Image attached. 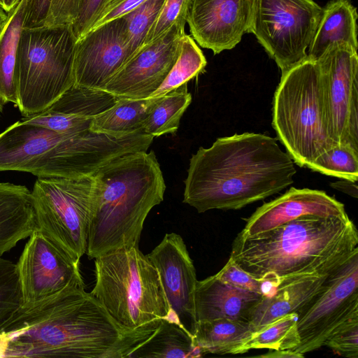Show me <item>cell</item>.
I'll list each match as a JSON object with an SVG mask.
<instances>
[{"label": "cell", "instance_id": "7c38bea8", "mask_svg": "<svg viewBox=\"0 0 358 358\" xmlns=\"http://www.w3.org/2000/svg\"><path fill=\"white\" fill-rule=\"evenodd\" d=\"M319 65L331 135L358 151V55L346 43L329 46Z\"/></svg>", "mask_w": 358, "mask_h": 358}, {"label": "cell", "instance_id": "d4e9b609", "mask_svg": "<svg viewBox=\"0 0 358 358\" xmlns=\"http://www.w3.org/2000/svg\"><path fill=\"white\" fill-rule=\"evenodd\" d=\"M254 332L246 320L217 319L196 322L192 336L203 355L243 354V347Z\"/></svg>", "mask_w": 358, "mask_h": 358}, {"label": "cell", "instance_id": "ba28073f", "mask_svg": "<svg viewBox=\"0 0 358 358\" xmlns=\"http://www.w3.org/2000/svg\"><path fill=\"white\" fill-rule=\"evenodd\" d=\"M94 185V175L38 178L31 191L35 230L77 262L87 250Z\"/></svg>", "mask_w": 358, "mask_h": 358}, {"label": "cell", "instance_id": "4fadbf2b", "mask_svg": "<svg viewBox=\"0 0 358 358\" xmlns=\"http://www.w3.org/2000/svg\"><path fill=\"white\" fill-rule=\"evenodd\" d=\"M16 264L20 308L84 289L80 262H75L41 232L29 236Z\"/></svg>", "mask_w": 358, "mask_h": 358}, {"label": "cell", "instance_id": "b9f144b4", "mask_svg": "<svg viewBox=\"0 0 358 358\" xmlns=\"http://www.w3.org/2000/svg\"><path fill=\"white\" fill-rule=\"evenodd\" d=\"M330 186L341 192H343L353 198L358 197V187L357 181L351 180L342 179L330 184Z\"/></svg>", "mask_w": 358, "mask_h": 358}, {"label": "cell", "instance_id": "e575fe53", "mask_svg": "<svg viewBox=\"0 0 358 358\" xmlns=\"http://www.w3.org/2000/svg\"><path fill=\"white\" fill-rule=\"evenodd\" d=\"M323 346L345 357L358 358V314L337 327Z\"/></svg>", "mask_w": 358, "mask_h": 358}, {"label": "cell", "instance_id": "44dd1931", "mask_svg": "<svg viewBox=\"0 0 358 358\" xmlns=\"http://www.w3.org/2000/svg\"><path fill=\"white\" fill-rule=\"evenodd\" d=\"M70 135L20 120L16 122L0 134V172L30 173L45 154Z\"/></svg>", "mask_w": 358, "mask_h": 358}, {"label": "cell", "instance_id": "7402d4cb", "mask_svg": "<svg viewBox=\"0 0 358 358\" xmlns=\"http://www.w3.org/2000/svg\"><path fill=\"white\" fill-rule=\"evenodd\" d=\"M263 296L234 287L215 274L198 280L194 296L196 322L217 319L248 321L250 312Z\"/></svg>", "mask_w": 358, "mask_h": 358}, {"label": "cell", "instance_id": "f35d334b", "mask_svg": "<svg viewBox=\"0 0 358 358\" xmlns=\"http://www.w3.org/2000/svg\"><path fill=\"white\" fill-rule=\"evenodd\" d=\"M82 0H50L44 25L72 24L76 20Z\"/></svg>", "mask_w": 358, "mask_h": 358}, {"label": "cell", "instance_id": "f6af8a7d", "mask_svg": "<svg viewBox=\"0 0 358 358\" xmlns=\"http://www.w3.org/2000/svg\"><path fill=\"white\" fill-rule=\"evenodd\" d=\"M8 338L5 332L0 331V357H4L7 347Z\"/></svg>", "mask_w": 358, "mask_h": 358}, {"label": "cell", "instance_id": "d6986e66", "mask_svg": "<svg viewBox=\"0 0 358 358\" xmlns=\"http://www.w3.org/2000/svg\"><path fill=\"white\" fill-rule=\"evenodd\" d=\"M119 98L103 90L73 85L46 110L20 121L60 134H77L89 129L92 117L110 108Z\"/></svg>", "mask_w": 358, "mask_h": 358}, {"label": "cell", "instance_id": "74e56055", "mask_svg": "<svg viewBox=\"0 0 358 358\" xmlns=\"http://www.w3.org/2000/svg\"><path fill=\"white\" fill-rule=\"evenodd\" d=\"M111 0H82L78 16L71 24L76 40L87 34L97 17Z\"/></svg>", "mask_w": 358, "mask_h": 358}, {"label": "cell", "instance_id": "3957f363", "mask_svg": "<svg viewBox=\"0 0 358 358\" xmlns=\"http://www.w3.org/2000/svg\"><path fill=\"white\" fill-rule=\"evenodd\" d=\"M357 251L358 232L348 214L305 215L258 234L238 233L229 257L276 287L285 279L338 266Z\"/></svg>", "mask_w": 358, "mask_h": 358}, {"label": "cell", "instance_id": "484cf974", "mask_svg": "<svg viewBox=\"0 0 358 358\" xmlns=\"http://www.w3.org/2000/svg\"><path fill=\"white\" fill-rule=\"evenodd\" d=\"M192 335L178 322L164 320L155 332L128 358H193L203 357Z\"/></svg>", "mask_w": 358, "mask_h": 358}, {"label": "cell", "instance_id": "9a60e30c", "mask_svg": "<svg viewBox=\"0 0 358 358\" xmlns=\"http://www.w3.org/2000/svg\"><path fill=\"white\" fill-rule=\"evenodd\" d=\"M131 56L124 16L90 29L76 41L74 85L103 90Z\"/></svg>", "mask_w": 358, "mask_h": 358}, {"label": "cell", "instance_id": "8d00e7d4", "mask_svg": "<svg viewBox=\"0 0 358 358\" xmlns=\"http://www.w3.org/2000/svg\"><path fill=\"white\" fill-rule=\"evenodd\" d=\"M188 3L189 0H166L142 45L159 38L173 24L186 23Z\"/></svg>", "mask_w": 358, "mask_h": 358}, {"label": "cell", "instance_id": "60d3db41", "mask_svg": "<svg viewBox=\"0 0 358 358\" xmlns=\"http://www.w3.org/2000/svg\"><path fill=\"white\" fill-rule=\"evenodd\" d=\"M50 0H27V13L24 27H38L44 25Z\"/></svg>", "mask_w": 358, "mask_h": 358}, {"label": "cell", "instance_id": "7a4b0ae2", "mask_svg": "<svg viewBox=\"0 0 358 358\" xmlns=\"http://www.w3.org/2000/svg\"><path fill=\"white\" fill-rule=\"evenodd\" d=\"M296 173L275 138L248 132L218 138L192 155L183 203L198 213L238 210L282 191Z\"/></svg>", "mask_w": 358, "mask_h": 358}, {"label": "cell", "instance_id": "ac0fdd59", "mask_svg": "<svg viewBox=\"0 0 358 358\" xmlns=\"http://www.w3.org/2000/svg\"><path fill=\"white\" fill-rule=\"evenodd\" d=\"M346 214L344 205L324 191L291 187L259 207L241 232L258 234L305 215L334 217Z\"/></svg>", "mask_w": 358, "mask_h": 358}, {"label": "cell", "instance_id": "1f68e13d", "mask_svg": "<svg viewBox=\"0 0 358 358\" xmlns=\"http://www.w3.org/2000/svg\"><path fill=\"white\" fill-rule=\"evenodd\" d=\"M306 167L327 176L357 181L358 151L338 145L320 155Z\"/></svg>", "mask_w": 358, "mask_h": 358}, {"label": "cell", "instance_id": "603a6c76", "mask_svg": "<svg viewBox=\"0 0 358 358\" xmlns=\"http://www.w3.org/2000/svg\"><path fill=\"white\" fill-rule=\"evenodd\" d=\"M34 230L31 191L24 185L0 182V257Z\"/></svg>", "mask_w": 358, "mask_h": 358}, {"label": "cell", "instance_id": "5b68a950", "mask_svg": "<svg viewBox=\"0 0 358 358\" xmlns=\"http://www.w3.org/2000/svg\"><path fill=\"white\" fill-rule=\"evenodd\" d=\"M94 259L95 283L90 292L120 325L145 330L157 329L164 320L180 322L157 268L138 245L124 246Z\"/></svg>", "mask_w": 358, "mask_h": 358}, {"label": "cell", "instance_id": "836d02e7", "mask_svg": "<svg viewBox=\"0 0 358 358\" xmlns=\"http://www.w3.org/2000/svg\"><path fill=\"white\" fill-rule=\"evenodd\" d=\"M20 307L16 264L0 257V324Z\"/></svg>", "mask_w": 358, "mask_h": 358}, {"label": "cell", "instance_id": "ab89813d", "mask_svg": "<svg viewBox=\"0 0 358 358\" xmlns=\"http://www.w3.org/2000/svg\"><path fill=\"white\" fill-rule=\"evenodd\" d=\"M145 1L146 0H111L97 17L90 29L127 15Z\"/></svg>", "mask_w": 358, "mask_h": 358}, {"label": "cell", "instance_id": "d6a6232c", "mask_svg": "<svg viewBox=\"0 0 358 358\" xmlns=\"http://www.w3.org/2000/svg\"><path fill=\"white\" fill-rule=\"evenodd\" d=\"M166 0H146L124 15L127 23L128 48L131 55L144 43Z\"/></svg>", "mask_w": 358, "mask_h": 358}, {"label": "cell", "instance_id": "6da1fadb", "mask_svg": "<svg viewBox=\"0 0 358 358\" xmlns=\"http://www.w3.org/2000/svg\"><path fill=\"white\" fill-rule=\"evenodd\" d=\"M157 329L122 327L85 288L19 307L0 324L4 357L128 358Z\"/></svg>", "mask_w": 358, "mask_h": 358}, {"label": "cell", "instance_id": "bcb514c9", "mask_svg": "<svg viewBox=\"0 0 358 358\" xmlns=\"http://www.w3.org/2000/svg\"><path fill=\"white\" fill-rule=\"evenodd\" d=\"M8 13L0 7V29L7 19Z\"/></svg>", "mask_w": 358, "mask_h": 358}, {"label": "cell", "instance_id": "8fae6325", "mask_svg": "<svg viewBox=\"0 0 358 358\" xmlns=\"http://www.w3.org/2000/svg\"><path fill=\"white\" fill-rule=\"evenodd\" d=\"M297 314L300 342L292 351L303 355L322 347L337 327L358 314V251L333 271L322 291Z\"/></svg>", "mask_w": 358, "mask_h": 358}, {"label": "cell", "instance_id": "83f0119b", "mask_svg": "<svg viewBox=\"0 0 358 358\" xmlns=\"http://www.w3.org/2000/svg\"><path fill=\"white\" fill-rule=\"evenodd\" d=\"M162 96L142 99L119 98L110 108L92 117L90 129L114 136L142 131L144 122Z\"/></svg>", "mask_w": 358, "mask_h": 358}, {"label": "cell", "instance_id": "30bf717a", "mask_svg": "<svg viewBox=\"0 0 358 358\" xmlns=\"http://www.w3.org/2000/svg\"><path fill=\"white\" fill-rule=\"evenodd\" d=\"M153 138L142 131L114 136L89 129L62 140L36 162L30 173L38 178L92 176L119 157L148 151Z\"/></svg>", "mask_w": 358, "mask_h": 358}, {"label": "cell", "instance_id": "4dcf8cb0", "mask_svg": "<svg viewBox=\"0 0 358 358\" xmlns=\"http://www.w3.org/2000/svg\"><path fill=\"white\" fill-rule=\"evenodd\" d=\"M207 62L194 38L185 34L182 37L179 56L161 86L151 97L160 96L187 83L201 73Z\"/></svg>", "mask_w": 358, "mask_h": 358}, {"label": "cell", "instance_id": "277c9868", "mask_svg": "<svg viewBox=\"0 0 358 358\" xmlns=\"http://www.w3.org/2000/svg\"><path fill=\"white\" fill-rule=\"evenodd\" d=\"M86 255L90 259L138 245L145 220L164 199L166 184L154 151L119 157L94 174Z\"/></svg>", "mask_w": 358, "mask_h": 358}, {"label": "cell", "instance_id": "ee69618b", "mask_svg": "<svg viewBox=\"0 0 358 358\" xmlns=\"http://www.w3.org/2000/svg\"><path fill=\"white\" fill-rule=\"evenodd\" d=\"M20 0H0V7L8 13Z\"/></svg>", "mask_w": 358, "mask_h": 358}, {"label": "cell", "instance_id": "52a82bcc", "mask_svg": "<svg viewBox=\"0 0 358 358\" xmlns=\"http://www.w3.org/2000/svg\"><path fill=\"white\" fill-rule=\"evenodd\" d=\"M76 41L71 24L22 28L15 80L23 117L46 110L74 85Z\"/></svg>", "mask_w": 358, "mask_h": 358}, {"label": "cell", "instance_id": "ffe728a7", "mask_svg": "<svg viewBox=\"0 0 358 358\" xmlns=\"http://www.w3.org/2000/svg\"><path fill=\"white\" fill-rule=\"evenodd\" d=\"M338 266L282 280L273 293L263 296L250 312L248 321L252 326L254 332L284 315L298 313L322 291L330 274Z\"/></svg>", "mask_w": 358, "mask_h": 358}, {"label": "cell", "instance_id": "d590c367", "mask_svg": "<svg viewBox=\"0 0 358 358\" xmlns=\"http://www.w3.org/2000/svg\"><path fill=\"white\" fill-rule=\"evenodd\" d=\"M215 275L234 287L264 296L271 294L275 289L270 282L256 278L242 269L231 257Z\"/></svg>", "mask_w": 358, "mask_h": 358}, {"label": "cell", "instance_id": "7dc6e473", "mask_svg": "<svg viewBox=\"0 0 358 358\" xmlns=\"http://www.w3.org/2000/svg\"><path fill=\"white\" fill-rule=\"evenodd\" d=\"M2 110H3V106L1 104H0V117H1V115L2 113Z\"/></svg>", "mask_w": 358, "mask_h": 358}, {"label": "cell", "instance_id": "4316f807", "mask_svg": "<svg viewBox=\"0 0 358 358\" xmlns=\"http://www.w3.org/2000/svg\"><path fill=\"white\" fill-rule=\"evenodd\" d=\"M27 13V0L20 1L8 13L0 29V104L17 106L15 67L21 31Z\"/></svg>", "mask_w": 358, "mask_h": 358}, {"label": "cell", "instance_id": "8992f818", "mask_svg": "<svg viewBox=\"0 0 358 358\" xmlns=\"http://www.w3.org/2000/svg\"><path fill=\"white\" fill-rule=\"evenodd\" d=\"M272 126L287 154L301 167L338 145L330 133L316 60L307 57L282 73L273 96Z\"/></svg>", "mask_w": 358, "mask_h": 358}, {"label": "cell", "instance_id": "cb8c5ba5", "mask_svg": "<svg viewBox=\"0 0 358 358\" xmlns=\"http://www.w3.org/2000/svg\"><path fill=\"white\" fill-rule=\"evenodd\" d=\"M357 8L349 0H331L322 8V15L307 57L317 60L335 43H346L358 49Z\"/></svg>", "mask_w": 358, "mask_h": 358}, {"label": "cell", "instance_id": "9c48e42d", "mask_svg": "<svg viewBox=\"0 0 358 358\" xmlns=\"http://www.w3.org/2000/svg\"><path fill=\"white\" fill-rule=\"evenodd\" d=\"M322 12L314 0H255L250 33L283 73L307 57Z\"/></svg>", "mask_w": 358, "mask_h": 358}, {"label": "cell", "instance_id": "e0dca14e", "mask_svg": "<svg viewBox=\"0 0 358 358\" xmlns=\"http://www.w3.org/2000/svg\"><path fill=\"white\" fill-rule=\"evenodd\" d=\"M146 255L159 274L171 310L192 335L196 322L194 296L198 280L183 238L173 232L166 234Z\"/></svg>", "mask_w": 358, "mask_h": 358}, {"label": "cell", "instance_id": "7bdbcfd3", "mask_svg": "<svg viewBox=\"0 0 358 358\" xmlns=\"http://www.w3.org/2000/svg\"><path fill=\"white\" fill-rule=\"evenodd\" d=\"M257 357L264 358H302L304 355L290 350H268L266 353Z\"/></svg>", "mask_w": 358, "mask_h": 358}, {"label": "cell", "instance_id": "5bb4252c", "mask_svg": "<svg viewBox=\"0 0 358 358\" xmlns=\"http://www.w3.org/2000/svg\"><path fill=\"white\" fill-rule=\"evenodd\" d=\"M185 23L173 24L159 38L141 46L112 77L103 90L120 98L151 97L175 64Z\"/></svg>", "mask_w": 358, "mask_h": 358}, {"label": "cell", "instance_id": "2e32d148", "mask_svg": "<svg viewBox=\"0 0 358 358\" xmlns=\"http://www.w3.org/2000/svg\"><path fill=\"white\" fill-rule=\"evenodd\" d=\"M255 0H189L186 22L193 38L214 55L233 49L250 33Z\"/></svg>", "mask_w": 358, "mask_h": 358}, {"label": "cell", "instance_id": "f546056e", "mask_svg": "<svg viewBox=\"0 0 358 358\" xmlns=\"http://www.w3.org/2000/svg\"><path fill=\"white\" fill-rule=\"evenodd\" d=\"M296 313L284 315L252 333L243 347L244 353L250 350H293L300 342Z\"/></svg>", "mask_w": 358, "mask_h": 358}, {"label": "cell", "instance_id": "f1b7e54d", "mask_svg": "<svg viewBox=\"0 0 358 358\" xmlns=\"http://www.w3.org/2000/svg\"><path fill=\"white\" fill-rule=\"evenodd\" d=\"M192 101V95L185 83L163 95L150 111L142 131L157 137L175 133L180 119Z\"/></svg>", "mask_w": 358, "mask_h": 358}]
</instances>
